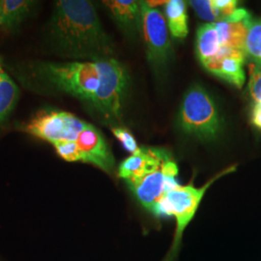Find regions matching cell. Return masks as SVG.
<instances>
[{
    "label": "cell",
    "mask_w": 261,
    "mask_h": 261,
    "mask_svg": "<svg viewBox=\"0 0 261 261\" xmlns=\"http://www.w3.org/2000/svg\"><path fill=\"white\" fill-rule=\"evenodd\" d=\"M23 130L51 144L60 141L75 144L82 153L83 163L92 164L107 173L111 174L115 168V160L101 132L70 112H38Z\"/></svg>",
    "instance_id": "3"
},
{
    "label": "cell",
    "mask_w": 261,
    "mask_h": 261,
    "mask_svg": "<svg viewBox=\"0 0 261 261\" xmlns=\"http://www.w3.org/2000/svg\"><path fill=\"white\" fill-rule=\"evenodd\" d=\"M248 89L254 103H258L261 100V66L252 65L251 67Z\"/></svg>",
    "instance_id": "18"
},
{
    "label": "cell",
    "mask_w": 261,
    "mask_h": 261,
    "mask_svg": "<svg viewBox=\"0 0 261 261\" xmlns=\"http://www.w3.org/2000/svg\"><path fill=\"white\" fill-rule=\"evenodd\" d=\"M37 73L53 88L89 105L106 121H120L129 76L125 67L115 58L42 62L37 65Z\"/></svg>",
    "instance_id": "1"
},
{
    "label": "cell",
    "mask_w": 261,
    "mask_h": 261,
    "mask_svg": "<svg viewBox=\"0 0 261 261\" xmlns=\"http://www.w3.org/2000/svg\"><path fill=\"white\" fill-rule=\"evenodd\" d=\"M245 59V54H235L210 61L203 67L209 73L217 75L237 88H241L246 81L244 71Z\"/></svg>",
    "instance_id": "10"
},
{
    "label": "cell",
    "mask_w": 261,
    "mask_h": 261,
    "mask_svg": "<svg viewBox=\"0 0 261 261\" xmlns=\"http://www.w3.org/2000/svg\"><path fill=\"white\" fill-rule=\"evenodd\" d=\"M1 15H2V5H1V0H0V18H1Z\"/></svg>",
    "instance_id": "21"
},
{
    "label": "cell",
    "mask_w": 261,
    "mask_h": 261,
    "mask_svg": "<svg viewBox=\"0 0 261 261\" xmlns=\"http://www.w3.org/2000/svg\"><path fill=\"white\" fill-rule=\"evenodd\" d=\"M246 58L252 61V65L261 66V19L252 20L250 23L245 42Z\"/></svg>",
    "instance_id": "15"
},
{
    "label": "cell",
    "mask_w": 261,
    "mask_h": 261,
    "mask_svg": "<svg viewBox=\"0 0 261 261\" xmlns=\"http://www.w3.org/2000/svg\"><path fill=\"white\" fill-rule=\"evenodd\" d=\"M177 164L170 156L158 168L129 188L140 204L153 213L161 198L177 185Z\"/></svg>",
    "instance_id": "7"
},
{
    "label": "cell",
    "mask_w": 261,
    "mask_h": 261,
    "mask_svg": "<svg viewBox=\"0 0 261 261\" xmlns=\"http://www.w3.org/2000/svg\"><path fill=\"white\" fill-rule=\"evenodd\" d=\"M18 87L0 64V122L14 109L18 99Z\"/></svg>",
    "instance_id": "14"
},
{
    "label": "cell",
    "mask_w": 261,
    "mask_h": 261,
    "mask_svg": "<svg viewBox=\"0 0 261 261\" xmlns=\"http://www.w3.org/2000/svg\"><path fill=\"white\" fill-rule=\"evenodd\" d=\"M170 154L167 150L152 147H140L136 153L125 159L118 167V177L125 180L128 186L158 168Z\"/></svg>",
    "instance_id": "8"
},
{
    "label": "cell",
    "mask_w": 261,
    "mask_h": 261,
    "mask_svg": "<svg viewBox=\"0 0 261 261\" xmlns=\"http://www.w3.org/2000/svg\"><path fill=\"white\" fill-rule=\"evenodd\" d=\"M196 49V56L202 65L224 56L245 54L243 50L223 47L215 22L202 24L197 29Z\"/></svg>",
    "instance_id": "9"
},
{
    "label": "cell",
    "mask_w": 261,
    "mask_h": 261,
    "mask_svg": "<svg viewBox=\"0 0 261 261\" xmlns=\"http://www.w3.org/2000/svg\"><path fill=\"white\" fill-rule=\"evenodd\" d=\"M140 31L151 65H165L171 54V43L167 19L160 10L152 8L146 1H140Z\"/></svg>",
    "instance_id": "6"
},
{
    "label": "cell",
    "mask_w": 261,
    "mask_h": 261,
    "mask_svg": "<svg viewBox=\"0 0 261 261\" xmlns=\"http://www.w3.org/2000/svg\"><path fill=\"white\" fill-rule=\"evenodd\" d=\"M213 3L220 14L221 19L231 16L234 12L238 9V1L235 0H213Z\"/></svg>",
    "instance_id": "19"
},
{
    "label": "cell",
    "mask_w": 261,
    "mask_h": 261,
    "mask_svg": "<svg viewBox=\"0 0 261 261\" xmlns=\"http://www.w3.org/2000/svg\"><path fill=\"white\" fill-rule=\"evenodd\" d=\"M258 103V105H259V106H260V107H261V100H260V101H259V102H258V103Z\"/></svg>",
    "instance_id": "22"
},
{
    "label": "cell",
    "mask_w": 261,
    "mask_h": 261,
    "mask_svg": "<svg viewBox=\"0 0 261 261\" xmlns=\"http://www.w3.org/2000/svg\"><path fill=\"white\" fill-rule=\"evenodd\" d=\"M0 261H2V260H1V258H0Z\"/></svg>",
    "instance_id": "23"
},
{
    "label": "cell",
    "mask_w": 261,
    "mask_h": 261,
    "mask_svg": "<svg viewBox=\"0 0 261 261\" xmlns=\"http://www.w3.org/2000/svg\"><path fill=\"white\" fill-rule=\"evenodd\" d=\"M189 3L196 11L197 16L207 21V23L216 22L221 19L218 10L215 7L213 0H192Z\"/></svg>",
    "instance_id": "16"
},
{
    "label": "cell",
    "mask_w": 261,
    "mask_h": 261,
    "mask_svg": "<svg viewBox=\"0 0 261 261\" xmlns=\"http://www.w3.org/2000/svg\"><path fill=\"white\" fill-rule=\"evenodd\" d=\"M48 36L57 53L71 59L97 61L113 58V43L90 1H56Z\"/></svg>",
    "instance_id": "2"
},
{
    "label": "cell",
    "mask_w": 261,
    "mask_h": 261,
    "mask_svg": "<svg viewBox=\"0 0 261 261\" xmlns=\"http://www.w3.org/2000/svg\"><path fill=\"white\" fill-rule=\"evenodd\" d=\"M235 167H230L218 173L216 176L208 181L205 185L200 188H196L193 185L182 186L177 184L168 191L165 196L161 198L158 204L153 212L156 216H172L175 219L176 227L174 238L170 251L168 252L167 257L164 261H172L177 255L182 241L183 232L187 226L194 219L198 206L200 204L206 191L211 187L216 180L224 176L231 171H233Z\"/></svg>",
    "instance_id": "4"
},
{
    "label": "cell",
    "mask_w": 261,
    "mask_h": 261,
    "mask_svg": "<svg viewBox=\"0 0 261 261\" xmlns=\"http://www.w3.org/2000/svg\"><path fill=\"white\" fill-rule=\"evenodd\" d=\"M178 124L182 130L201 140L218 138L222 119L212 97L199 85L187 92L180 108Z\"/></svg>",
    "instance_id": "5"
},
{
    "label": "cell",
    "mask_w": 261,
    "mask_h": 261,
    "mask_svg": "<svg viewBox=\"0 0 261 261\" xmlns=\"http://www.w3.org/2000/svg\"><path fill=\"white\" fill-rule=\"evenodd\" d=\"M34 1L29 0H1L2 15L0 28L6 31H14L30 15Z\"/></svg>",
    "instance_id": "12"
},
{
    "label": "cell",
    "mask_w": 261,
    "mask_h": 261,
    "mask_svg": "<svg viewBox=\"0 0 261 261\" xmlns=\"http://www.w3.org/2000/svg\"><path fill=\"white\" fill-rule=\"evenodd\" d=\"M252 123L261 130V107L258 103H254L252 107Z\"/></svg>",
    "instance_id": "20"
},
{
    "label": "cell",
    "mask_w": 261,
    "mask_h": 261,
    "mask_svg": "<svg viewBox=\"0 0 261 261\" xmlns=\"http://www.w3.org/2000/svg\"><path fill=\"white\" fill-rule=\"evenodd\" d=\"M102 3L124 32L134 35L140 30V1L106 0Z\"/></svg>",
    "instance_id": "11"
},
{
    "label": "cell",
    "mask_w": 261,
    "mask_h": 261,
    "mask_svg": "<svg viewBox=\"0 0 261 261\" xmlns=\"http://www.w3.org/2000/svg\"><path fill=\"white\" fill-rule=\"evenodd\" d=\"M112 132L113 136L121 142L123 147L130 154H134L140 149L134 136L126 128L114 127L112 128Z\"/></svg>",
    "instance_id": "17"
},
{
    "label": "cell",
    "mask_w": 261,
    "mask_h": 261,
    "mask_svg": "<svg viewBox=\"0 0 261 261\" xmlns=\"http://www.w3.org/2000/svg\"><path fill=\"white\" fill-rule=\"evenodd\" d=\"M166 19L173 37L184 39L189 33L187 4L183 0H169L166 4Z\"/></svg>",
    "instance_id": "13"
}]
</instances>
